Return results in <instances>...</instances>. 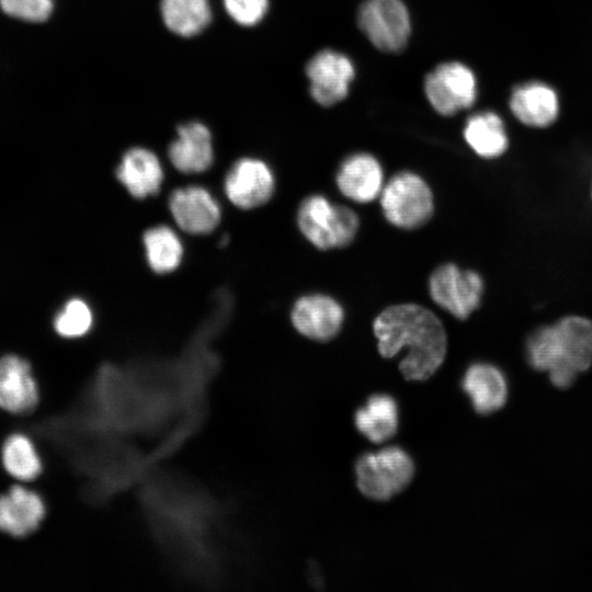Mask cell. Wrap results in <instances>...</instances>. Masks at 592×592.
<instances>
[{"instance_id": "ac0fdd59", "label": "cell", "mask_w": 592, "mask_h": 592, "mask_svg": "<svg viewBox=\"0 0 592 592\" xmlns=\"http://www.w3.org/2000/svg\"><path fill=\"white\" fill-rule=\"evenodd\" d=\"M512 114L530 127H547L559 112L558 98L554 89L543 82L533 81L515 88L509 101Z\"/></svg>"}, {"instance_id": "9c48e42d", "label": "cell", "mask_w": 592, "mask_h": 592, "mask_svg": "<svg viewBox=\"0 0 592 592\" xmlns=\"http://www.w3.org/2000/svg\"><path fill=\"white\" fill-rule=\"evenodd\" d=\"M227 200L240 209H253L266 204L275 192V175L270 166L252 157L240 158L224 178Z\"/></svg>"}, {"instance_id": "5bb4252c", "label": "cell", "mask_w": 592, "mask_h": 592, "mask_svg": "<svg viewBox=\"0 0 592 592\" xmlns=\"http://www.w3.org/2000/svg\"><path fill=\"white\" fill-rule=\"evenodd\" d=\"M335 184L346 198L371 203L379 197L384 187V171L380 162L368 152L348 156L339 166Z\"/></svg>"}, {"instance_id": "5b68a950", "label": "cell", "mask_w": 592, "mask_h": 592, "mask_svg": "<svg viewBox=\"0 0 592 592\" xmlns=\"http://www.w3.org/2000/svg\"><path fill=\"white\" fill-rule=\"evenodd\" d=\"M413 475L412 458L398 446L365 453L355 464L358 490L376 501H387L405 490Z\"/></svg>"}, {"instance_id": "603a6c76", "label": "cell", "mask_w": 592, "mask_h": 592, "mask_svg": "<svg viewBox=\"0 0 592 592\" xmlns=\"http://www.w3.org/2000/svg\"><path fill=\"white\" fill-rule=\"evenodd\" d=\"M161 14L167 27L181 36H194L210 22L208 0H161Z\"/></svg>"}, {"instance_id": "e0dca14e", "label": "cell", "mask_w": 592, "mask_h": 592, "mask_svg": "<svg viewBox=\"0 0 592 592\" xmlns=\"http://www.w3.org/2000/svg\"><path fill=\"white\" fill-rule=\"evenodd\" d=\"M45 516L42 498L34 491L14 486L0 496V531L25 537L36 531Z\"/></svg>"}, {"instance_id": "83f0119b", "label": "cell", "mask_w": 592, "mask_h": 592, "mask_svg": "<svg viewBox=\"0 0 592 592\" xmlns=\"http://www.w3.org/2000/svg\"><path fill=\"white\" fill-rule=\"evenodd\" d=\"M591 197H592V186H591Z\"/></svg>"}, {"instance_id": "4fadbf2b", "label": "cell", "mask_w": 592, "mask_h": 592, "mask_svg": "<svg viewBox=\"0 0 592 592\" xmlns=\"http://www.w3.org/2000/svg\"><path fill=\"white\" fill-rule=\"evenodd\" d=\"M38 400L30 363L14 354L0 357V409L24 415L36 408Z\"/></svg>"}, {"instance_id": "30bf717a", "label": "cell", "mask_w": 592, "mask_h": 592, "mask_svg": "<svg viewBox=\"0 0 592 592\" xmlns=\"http://www.w3.org/2000/svg\"><path fill=\"white\" fill-rule=\"evenodd\" d=\"M306 76L311 98L322 106H331L348 95L355 68L346 55L322 49L307 62Z\"/></svg>"}, {"instance_id": "9a60e30c", "label": "cell", "mask_w": 592, "mask_h": 592, "mask_svg": "<svg viewBox=\"0 0 592 592\" xmlns=\"http://www.w3.org/2000/svg\"><path fill=\"white\" fill-rule=\"evenodd\" d=\"M117 181L137 200L156 195L162 186L164 172L157 155L144 147H133L121 158L115 170Z\"/></svg>"}, {"instance_id": "cb8c5ba5", "label": "cell", "mask_w": 592, "mask_h": 592, "mask_svg": "<svg viewBox=\"0 0 592 592\" xmlns=\"http://www.w3.org/2000/svg\"><path fill=\"white\" fill-rule=\"evenodd\" d=\"M5 471L16 480L29 482L42 471V462L32 441L24 434L7 439L1 452Z\"/></svg>"}, {"instance_id": "4316f807", "label": "cell", "mask_w": 592, "mask_h": 592, "mask_svg": "<svg viewBox=\"0 0 592 592\" xmlns=\"http://www.w3.org/2000/svg\"><path fill=\"white\" fill-rule=\"evenodd\" d=\"M225 9L237 23L251 26L267 12L269 0H224Z\"/></svg>"}, {"instance_id": "277c9868", "label": "cell", "mask_w": 592, "mask_h": 592, "mask_svg": "<svg viewBox=\"0 0 592 592\" xmlns=\"http://www.w3.org/2000/svg\"><path fill=\"white\" fill-rule=\"evenodd\" d=\"M386 220L400 229L424 226L434 213V196L430 185L412 171H401L384 184L379 195Z\"/></svg>"}, {"instance_id": "44dd1931", "label": "cell", "mask_w": 592, "mask_h": 592, "mask_svg": "<svg viewBox=\"0 0 592 592\" xmlns=\"http://www.w3.org/2000/svg\"><path fill=\"white\" fill-rule=\"evenodd\" d=\"M464 139L470 149L483 159L502 156L509 139L501 117L493 112H480L471 115L464 126Z\"/></svg>"}, {"instance_id": "ba28073f", "label": "cell", "mask_w": 592, "mask_h": 592, "mask_svg": "<svg viewBox=\"0 0 592 592\" xmlns=\"http://www.w3.org/2000/svg\"><path fill=\"white\" fill-rule=\"evenodd\" d=\"M424 93L439 114L451 116L475 103L477 80L463 62L445 61L426 75Z\"/></svg>"}, {"instance_id": "7402d4cb", "label": "cell", "mask_w": 592, "mask_h": 592, "mask_svg": "<svg viewBox=\"0 0 592 592\" xmlns=\"http://www.w3.org/2000/svg\"><path fill=\"white\" fill-rule=\"evenodd\" d=\"M141 241L147 264L155 273L169 274L180 266L184 248L180 236L170 226L149 227L144 231Z\"/></svg>"}, {"instance_id": "d4e9b609", "label": "cell", "mask_w": 592, "mask_h": 592, "mask_svg": "<svg viewBox=\"0 0 592 592\" xmlns=\"http://www.w3.org/2000/svg\"><path fill=\"white\" fill-rule=\"evenodd\" d=\"M93 320L91 306L80 297H72L56 314L54 329L62 338H81L91 330Z\"/></svg>"}, {"instance_id": "2e32d148", "label": "cell", "mask_w": 592, "mask_h": 592, "mask_svg": "<svg viewBox=\"0 0 592 592\" xmlns=\"http://www.w3.org/2000/svg\"><path fill=\"white\" fill-rule=\"evenodd\" d=\"M168 156L173 167L185 174H197L214 162V148L209 129L200 122L178 127L177 138L170 144Z\"/></svg>"}, {"instance_id": "8992f818", "label": "cell", "mask_w": 592, "mask_h": 592, "mask_svg": "<svg viewBox=\"0 0 592 592\" xmlns=\"http://www.w3.org/2000/svg\"><path fill=\"white\" fill-rule=\"evenodd\" d=\"M428 288L431 299L458 320H466L480 306L485 291L481 275L447 262L430 275Z\"/></svg>"}, {"instance_id": "484cf974", "label": "cell", "mask_w": 592, "mask_h": 592, "mask_svg": "<svg viewBox=\"0 0 592 592\" xmlns=\"http://www.w3.org/2000/svg\"><path fill=\"white\" fill-rule=\"evenodd\" d=\"M1 10L26 22H44L54 9L53 0H0Z\"/></svg>"}, {"instance_id": "ffe728a7", "label": "cell", "mask_w": 592, "mask_h": 592, "mask_svg": "<svg viewBox=\"0 0 592 592\" xmlns=\"http://www.w3.org/2000/svg\"><path fill=\"white\" fill-rule=\"evenodd\" d=\"M357 431L373 443L390 440L399 425V408L396 400L384 394L369 397L354 417Z\"/></svg>"}, {"instance_id": "3957f363", "label": "cell", "mask_w": 592, "mask_h": 592, "mask_svg": "<svg viewBox=\"0 0 592 592\" xmlns=\"http://www.w3.org/2000/svg\"><path fill=\"white\" fill-rule=\"evenodd\" d=\"M296 221L304 238L322 251L348 247L360 227V218L352 208L334 204L322 194L301 201Z\"/></svg>"}, {"instance_id": "7c38bea8", "label": "cell", "mask_w": 592, "mask_h": 592, "mask_svg": "<svg viewBox=\"0 0 592 592\" xmlns=\"http://www.w3.org/2000/svg\"><path fill=\"white\" fill-rule=\"evenodd\" d=\"M344 309L333 297L308 294L297 298L291 310V322L295 330L317 342H328L341 331Z\"/></svg>"}, {"instance_id": "52a82bcc", "label": "cell", "mask_w": 592, "mask_h": 592, "mask_svg": "<svg viewBox=\"0 0 592 592\" xmlns=\"http://www.w3.org/2000/svg\"><path fill=\"white\" fill-rule=\"evenodd\" d=\"M357 25L377 49L398 53L408 43L411 19L401 0H365L357 10Z\"/></svg>"}, {"instance_id": "d6986e66", "label": "cell", "mask_w": 592, "mask_h": 592, "mask_svg": "<svg viewBox=\"0 0 592 592\" xmlns=\"http://www.w3.org/2000/svg\"><path fill=\"white\" fill-rule=\"evenodd\" d=\"M462 387L474 409L480 414L492 413L506 401V379L497 366L489 363L471 364L465 372Z\"/></svg>"}, {"instance_id": "6da1fadb", "label": "cell", "mask_w": 592, "mask_h": 592, "mask_svg": "<svg viewBox=\"0 0 592 592\" xmlns=\"http://www.w3.org/2000/svg\"><path fill=\"white\" fill-rule=\"evenodd\" d=\"M373 332L383 357L391 358L407 350L399 363L407 380L429 379L447 353V335L442 321L419 304L403 303L384 308L373 321Z\"/></svg>"}, {"instance_id": "8fae6325", "label": "cell", "mask_w": 592, "mask_h": 592, "mask_svg": "<svg viewBox=\"0 0 592 592\" xmlns=\"http://www.w3.org/2000/svg\"><path fill=\"white\" fill-rule=\"evenodd\" d=\"M168 207L177 226L195 236L214 231L221 220L218 201L206 187L197 184L173 190Z\"/></svg>"}, {"instance_id": "7a4b0ae2", "label": "cell", "mask_w": 592, "mask_h": 592, "mask_svg": "<svg viewBox=\"0 0 592 592\" xmlns=\"http://www.w3.org/2000/svg\"><path fill=\"white\" fill-rule=\"evenodd\" d=\"M526 358L546 372L554 386L569 387L592 364V320L570 315L536 329L526 342Z\"/></svg>"}]
</instances>
